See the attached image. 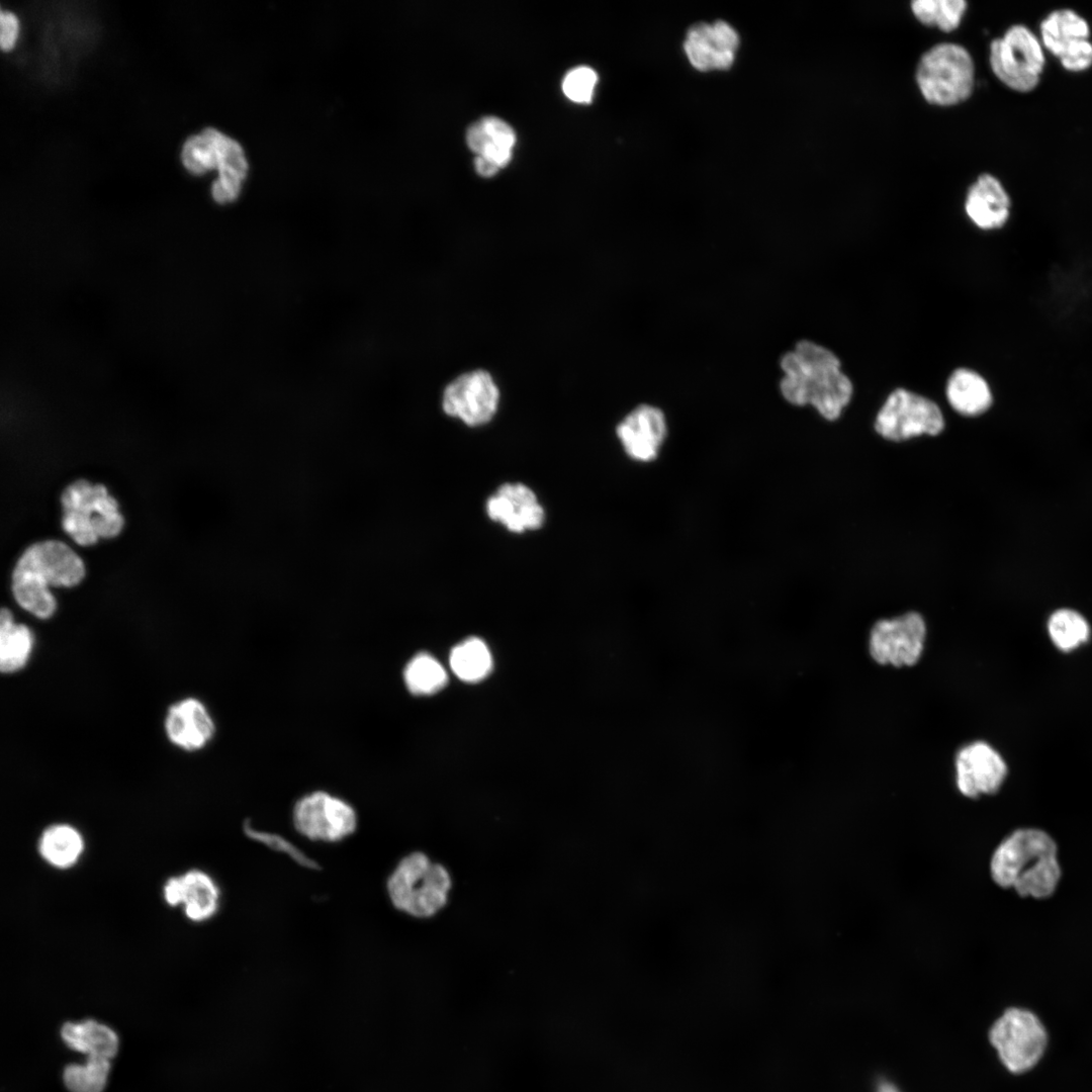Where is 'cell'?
<instances>
[{
	"instance_id": "cell-1",
	"label": "cell",
	"mask_w": 1092,
	"mask_h": 1092,
	"mask_svg": "<svg viewBox=\"0 0 1092 1092\" xmlns=\"http://www.w3.org/2000/svg\"><path fill=\"white\" fill-rule=\"evenodd\" d=\"M783 397L794 405L811 404L829 421L836 420L849 402L852 384L841 371L839 359L808 340L799 341L780 361Z\"/></svg>"
},
{
	"instance_id": "cell-2",
	"label": "cell",
	"mask_w": 1092,
	"mask_h": 1092,
	"mask_svg": "<svg viewBox=\"0 0 1092 1092\" xmlns=\"http://www.w3.org/2000/svg\"><path fill=\"white\" fill-rule=\"evenodd\" d=\"M85 575L84 561L68 544L54 539L38 541L18 557L11 573V593L19 607L48 620L57 610L50 587H74Z\"/></svg>"
},
{
	"instance_id": "cell-3",
	"label": "cell",
	"mask_w": 1092,
	"mask_h": 1092,
	"mask_svg": "<svg viewBox=\"0 0 1092 1092\" xmlns=\"http://www.w3.org/2000/svg\"><path fill=\"white\" fill-rule=\"evenodd\" d=\"M990 873L998 886L1022 897L1048 898L1061 879L1057 844L1043 830L1017 829L994 850Z\"/></svg>"
},
{
	"instance_id": "cell-4",
	"label": "cell",
	"mask_w": 1092,
	"mask_h": 1092,
	"mask_svg": "<svg viewBox=\"0 0 1092 1092\" xmlns=\"http://www.w3.org/2000/svg\"><path fill=\"white\" fill-rule=\"evenodd\" d=\"M60 503L62 529L79 546L113 539L123 529L119 504L102 483L77 479L64 488Z\"/></svg>"
},
{
	"instance_id": "cell-5",
	"label": "cell",
	"mask_w": 1092,
	"mask_h": 1092,
	"mask_svg": "<svg viewBox=\"0 0 1092 1092\" xmlns=\"http://www.w3.org/2000/svg\"><path fill=\"white\" fill-rule=\"evenodd\" d=\"M452 886L448 871L421 851L404 855L386 881L395 909L415 918H429L447 903Z\"/></svg>"
},
{
	"instance_id": "cell-6",
	"label": "cell",
	"mask_w": 1092,
	"mask_h": 1092,
	"mask_svg": "<svg viewBox=\"0 0 1092 1092\" xmlns=\"http://www.w3.org/2000/svg\"><path fill=\"white\" fill-rule=\"evenodd\" d=\"M181 160L193 174L216 168L218 178L211 194L217 203L233 202L239 196L242 181L248 172V162L241 145L214 128H205L184 143Z\"/></svg>"
},
{
	"instance_id": "cell-7",
	"label": "cell",
	"mask_w": 1092,
	"mask_h": 1092,
	"mask_svg": "<svg viewBox=\"0 0 1092 1092\" xmlns=\"http://www.w3.org/2000/svg\"><path fill=\"white\" fill-rule=\"evenodd\" d=\"M915 78L927 102L940 106L956 105L968 99L973 91L974 62L964 47L952 42L939 43L920 58Z\"/></svg>"
},
{
	"instance_id": "cell-8",
	"label": "cell",
	"mask_w": 1092,
	"mask_h": 1092,
	"mask_svg": "<svg viewBox=\"0 0 1092 1092\" xmlns=\"http://www.w3.org/2000/svg\"><path fill=\"white\" fill-rule=\"evenodd\" d=\"M989 61L995 76L1018 92L1037 86L1045 62L1041 41L1022 24L1011 26L991 42Z\"/></svg>"
},
{
	"instance_id": "cell-9",
	"label": "cell",
	"mask_w": 1092,
	"mask_h": 1092,
	"mask_svg": "<svg viewBox=\"0 0 1092 1092\" xmlns=\"http://www.w3.org/2000/svg\"><path fill=\"white\" fill-rule=\"evenodd\" d=\"M989 1037L1001 1062L1015 1074L1033 1068L1048 1044V1033L1039 1018L1018 1007L1007 1009L995 1021Z\"/></svg>"
},
{
	"instance_id": "cell-10",
	"label": "cell",
	"mask_w": 1092,
	"mask_h": 1092,
	"mask_svg": "<svg viewBox=\"0 0 1092 1092\" xmlns=\"http://www.w3.org/2000/svg\"><path fill=\"white\" fill-rule=\"evenodd\" d=\"M291 820L299 835L314 842H340L351 836L358 826L355 808L326 791H313L300 797L293 805Z\"/></svg>"
},
{
	"instance_id": "cell-11",
	"label": "cell",
	"mask_w": 1092,
	"mask_h": 1092,
	"mask_svg": "<svg viewBox=\"0 0 1092 1092\" xmlns=\"http://www.w3.org/2000/svg\"><path fill=\"white\" fill-rule=\"evenodd\" d=\"M875 428L882 437L899 442L923 434L937 435L944 428V420L934 401L898 388L878 413Z\"/></svg>"
},
{
	"instance_id": "cell-12",
	"label": "cell",
	"mask_w": 1092,
	"mask_h": 1092,
	"mask_svg": "<svg viewBox=\"0 0 1092 1092\" xmlns=\"http://www.w3.org/2000/svg\"><path fill=\"white\" fill-rule=\"evenodd\" d=\"M499 389L491 374L475 369L460 374L444 388L443 412L469 427L488 423L499 404Z\"/></svg>"
},
{
	"instance_id": "cell-13",
	"label": "cell",
	"mask_w": 1092,
	"mask_h": 1092,
	"mask_svg": "<svg viewBox=\"0 0 1092 1092\" xmlns=\"http://www.w3.org/2000/svg\"><path fill=\"white\" fill-rule=\"evenodd\" d=\"M925 635L926 626L918 613L880 620L871 630L870 654L880 664L914 665L922 654Z\"/></svg>"
},
{
	"instance_id": "cell-14",
	"label": "cell",
	"mask_w": 1092,
	"mask_h": 1092,
	"mask_svg": "<svg viewBox=\"0 0 1092 1092\" xmlns=\"http://www.w3.org/2000/svg\"><path fill=\"white\" fill-rule=\"evenodd\" d=\"M667 431V420L663 411L649 403L634 407L616 427V435L624 452L639 463H649L657 459Z\"/></svg>"
},
{
	"instance_id": "cell-15",
	"label": "cell",
	"mask_w": 1092,
	"mask_h": 1092,
	"mask_svg": "<svg viewBox=\"0 0 1092 1092\" xmlns=\"http://www.w3.org/2000/svg\"><path fill=\"white\" fill-rule=\"evenodd\" d=\"M1006 775L1003 757L986 742L970 743L956 756L957 787L968 798L996 793Z\"/></svg>"
},
{
	"instance_id": "cell-16",
	"label": "cell",
	"mask_w": 1092,
	"mask_h": 1092,
	"mask_svg": "<svg viewBox=\"0 0 1092 1092\" xmlns=\"http://www.w3.org/2000/svg\"><path fill=\"white\" fill-rule=\"evenodd\" d=\"M163 897L169 906H182L185 916L192 922L209 920L220 906L218 885L199 869L170 877L163 886Z\"/></svg>"
},
{
	"instance_id": "cell-17",
	"label": "cell",
	"mask_w": 1092,
	"mask_h": 1092,
	"mask_svg": "<svg viewBox=\"0 0 1092 1092\" xmlns=\"http://www.w3.org/2000/svg\"><path fill=\"white\" fill-rule=\"evenodd\" d=\"M486 514L490 520L514 533L537 530L545 519L544 510L534 491L518 482L500 485L488 497Z\"/></svg>"
},
{
	"instance_id": "cell-18",
	"label": "cell",
	"mask_w": 1092,
	"mask_h": 1092,
	"mask_svg": "<svg viewBox=\"0 0 1092 1092\" xmlns=\"http://www.w3.org/2000/svg\"><path fill=\"white\" fill-rule=\"evenodd\" d=\"M165 731L176 746L187 751H196L212 739L215 725L202 702L195 698H186L169 708L165 718Z\"/></svg>"
},
{
	"instance_id": "cell-19",
	"label": "cell",
	"mask_w": 1092,
	"mask_h": 1092,
	"mask_svg": "<svg viewBox=\"0 0 1092 1092\" xmlns=\"http://www.w3.org/2000/svg\"><path fill=\"white\" fill-rule=\"evenodd\" d=\"M1010 197L1001 182L990 174H982L970 186L965 209L970 219L980 229L991 231L1002 228L1009 218Z\"/></svg>"
},
{
	"instance_id": "cell-20",
	"label": "cell",
	"mask_w": 1092,
	"mask_h": 1092,
	"mask_svg": "<svg viewBox=\"0 0 1092 1092\" xmlns=\"http://www.w3.org/2000/svg\"><path fill=\"white\" fill-rule=\"evenodd\" d=\"M1040 41L1060 61L1078 52L1088 40V22L1071 9L1050 13L1040 23Z\"/></svg>"
},
{
	"instance_id": "cell-21",
	"label": "cell",
	"mask_w": 1092,
	"mask_h": 1092,
	"mask_svg": "<svg viewBox=\"0 0 1092 1092\" xmlns=\"http://www.w3.org/2000/svg\"><path fill=\"white\" fill-rule=\"evenodd\" d=\"M466 141L469 149L477 156L484 157L503 168L511 161L516 134L504 120L487 116L469 126Z\"/></svg>"
},
{
	"instance_id": "cell-22",
	"label": "cell",
	"mask_w": 1092,
	"mask_h": 1092,
	"mask_svg": "<svg viewBox=\"0 0 1092 1092\" xmlns=\"http://www.w3.org/2000/svg\"><path fill=\"white\" fill-rule=\"evenodd\" d=\"M61 1037L71 1050L88 1057L111 1060L119 1048L117 1033L108 1025L94 1019L66 1022L61 1028Z\"/></svg>"
},
{
	"instance_id": "cell-23",
	"label": "cell",
	"mask_w": 1092,
	"mask_h": 1092,
	"mask_svg": "<svg viewBox=\"0 0 1092 1092\" xmlns=\"http://www.w3.org/2000/svg\"><path fill=\"white\" fill-rule=\"evenodd\" d=\"M946 396L954 411L964 416H978L992 404V392L986 379L978 372L959 368L949 376Z\"/></svg>"
},
{
	"instance_id": "cell-24",
	"label": "cell",
	"mask_w": 1092,
	"mask_h": 1092,
	"mask_svg": "<svg viewBox=\"0 0 1092 1092\" xmlns=\"http://www.w3.org/2000/svg\"><path fill=\"white\" fill-rule=\"evenodd\" d=\"M84 848L85 842L81 832L67 823L47 826L37 842L40 857L48 864L59 870L74 867L82 856Z\"/></svg>"
},
{
	"instance_id": "cell-25",
	"label": "cell",
	"mask_w": 1092,
	"mask_h": 1092,
	"mask_svg": "<svg viewBox=\"0 0 1092 1092\" xmlns=\"http://www.w3.org/2000/svg\"><path fill=\"white\" fill-rule=\"evenodd\" d=\"M33 647V635L24 624L14 622L9 609L0 613V669L4 673L20 670L28 661Z\"/></svg>"
},
{
	"instance_id": "cell-26",
	"label": "cell",
	"mask_w": 1092,
	"mask_h": 1092,
	"mask_svg": "<svg viewBox=\"0 0 1092 1092\" xmlns=\"http://www.w3.org/2000/svg\"><path fill=\"white\" fill-rule=\"evenodd\" d=\"M685 52L691 64L700 71L728 69L735 55L719 49L713 26L707 23L696 24L689 30Z\"/></svg>"
},
{
	"instance_id": "cell-27",
	"label": "cell",
	"mask_w": 1092,
	"mask_h": 1092,
	"mask_svg": "<svg viewBox=\"0 0 1092 1092\" xmlns=\"http://www.w3.org/2000/svg\"><path fill=\"white\" fill-rule=\"evenodd\" d=\"M449 662L457 677L469 682L484 678L492 667L491 654L486 644L475 637L456 645L450 653Z\"/></svg>"
},
{
	"instance_id": "cell-28",
	"label": "cell",
	"mask_w": 1092,
	"mask_h": 1092,
	"mask_svg": "<svg viewBox=\"0 0 1092 1092\" xmlns=\"http://www.w3.org/2000/svg\"><path fill=\"white\" fill-rule=\"evenodd\" d=\"M447 679V673L442 664L429 653L416 654L403 669L405 687L417 696L437 693L446 685Z\"/></svg>"
},
{
	"instance_id": "cell-29",
	"label": "cell",
	"mask_w": 1092,
	"mask_h": 1092,
	"mask_svg": "<svg viewBox=\"0 0 1092 1092\" xmlns=\"http://www.w3.org/2000/svg\"><path fill=\"white\" fill-rule=\"evenodd\" d=\"M1048 633L1058 649L1070 652L1088 641L1090 627L1081 614L1070 609H1061L1051 615Z\"/></svg>"
},
{
	"instance_id": "cell-30",
	"label": "cell",
	"mask_w": 1092,
	"mask_h": 1092,
	"mask_svg": "<svg viewBox=\"0 0 1092 1092\" xmlns=\"http://www.w3.org/2000/svg\"><path fill=\"white\" fill-rule=\"evenodd\" d=\"M110 1071V1060L88 1057L84 1064L72 1063L63 1071V1081L70 1092H103Z\"/></svg>"
},
{
	"instance_id": "cell-31",
	"label": "cell",
	"mask_w": 1092,
	"mask_h": 1092,
	"mask_svg": "<svg viewBox=\"0 0 1092 1092\" xmlns=\"http://www.w3.org/2000/svg\"><path fill=\"white\" fill-rule=\"evenodd\" d=\"M966 9L964 0H915L911 3L912 12L921 23L942 31L956 29Z\"/></svg>"
},
{
	"instance_id": "cell-32",
	"label": "cell",
	"mask_w": 1092,
	"mask_h": 1092,
	"mask_svg": "<svg viewBox=\"0 0 1092 1092\" xmlns=\"http://www.w3.org/2000/svg\"><path fill=\"white\" fill-rule=\"evenodd\" d=\"M245 834L252 840L263 844L267 848L274 850L278 853L287 855L297 864L309 870H315L317 863L298 846L291 842L286 837L269 831L256 829L251 823L246 822L244 824Z\"/></svg>"
},
{
	"instance_id": "cell-33",
	"label": "cell",
	"mask_w": 1092,
	"mask_h": 1092,
	"mask_svg": "<svg viewBox=\"0 0 1092 1092\" xmlns=\"http://www.w3.org/2000/svg\"><path fill=\"white\" fill-rule=\"evenodd\" d=\"M598 81L597 73L589 67L580 66L569 71L563 79L562 90L574 102L588 103Z\"/></svg>"
},
{
	"instance_id": "cell-34",
	"label": "cell",
	"mask_w": 1092,
	"mask_h": 1092,
	"mask_svg": "<svg viewBox=\"0 0 1092 1092\" xmlns=\"http://www.w3.org/2000/svg\"><path fill=\"white\" fill-rule=\"evenodd\" d=\"M17 34V19L12 12L1 10L0 44L3 50L12 48Z\"/></svg>"
},
{
	"instance_id": "cell-35",
	"label": "cell",
	"mask_w": 1092,
	"mask_h": 1092,
	"mask_svg": "<svg viewBox=\"0 0 1092 1092\" xmlns=\"http://www.w3.org/2000/svg\"><path fill=\"white\" fill-rule=\"evenodd\" d=\"M474 165L477 173L483 177L493 176L499 169L496 164L481 156H476Z\"/></svg>"
},
{
	"instance_id": "cell-36",
	"label": "cell",
	"mask_w": 1092,
	"mask_h": 1092,
	"mask_svg": "<svg viewBox=\"0 0 1092 1092\" xmlns=\"http://www.w3.org/2000/svg\"><path fill=\"white\" fill-rule=\"evenodd\" d=\"M878 1092H898L897 1089L891 1084H882Z\"/></svg>"
}]
</instances>
